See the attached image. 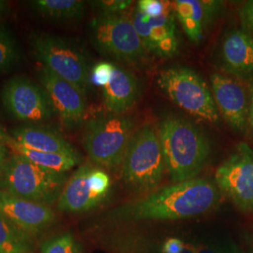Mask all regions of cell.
<instances>
[{
  "instance_id": "29",
  "label": "cell",
  "mask_w": 253,
  "mask_h": 253,
  "mask_svg": "<svg viewBox=\"0 0 253 253\" xmlns=\"http://www.w3.org/2000/svg\"><path fill=\"white\" fill-rule=\"evenodd\" d=\"M185 244L181 239L172 237L165 241L163 246V253H182Z\"/></svg>"
},
{
  "instance_id": "18",
  "label": "cell",
  "mask_w": 253,
  "mask_h": 253,
  "mask_svg": "<svg viewBox=\"0 0 253 253\" xmlns=\"http://www.w3.org/2000/svg\"><path fill=\"white\" fill-rule=\"evenodd\" d=\"M139 94L140 85L135 75L116 65L108 84L102 88L103 102L109 112L123 115L134 105Z\"/></svg>"
},
{
  "instance_id": "27",
  "label": "cell",
  "mask_w": 253,
  "mask_h": 253,
  "mask_svg": "<svg viewBox=\"0 0 253 253\" xmlns=\"http://www.w3.org/2000/svg\"><path fill=\"white\" fill-rule=\"evenodd\" d=\"M94 6L100 9L101 13L108 14H118L124 13L126 9L131 5L132 1L127 0H102V1H94L91 2Z\"/></svg>"
},
{
  "instance_id": "28",
  "label": "cell",
  "mask_w": 253,
  "mask_h": 253,
  "mask_svg": "<svg viewBox=\"0 0 253 253\" xmlns=\"http://www.w3.org/2000/svg\"><path fill=\"white\" fill-rule=\"evenodd\" d=\"M238 13L242 29L253 37V0L245 2L239 9Z\"/></svg>"
},
{
  "instance_id": "13",
  "label": "cell",
  "mask_w": 253,
  "mask_h": 253,
  "mask_svg": "<svg viewBox=\"0 0 253 253\" xmlns=\"http://www.w3.org/2000/svg\"><path fill=\"white\" fill-rule=\"evenodd\" d=\"M211 91L219 115L235 132L244 134L249 129L250 95L237 79L220 73L211 75Z\"/></svg>"
},
{
  "instance_id": "1",
  "label": "cell",
  "mask_w": 253,
  "mask_h": 253,
  "mask_svg": "<svg viewBox=\"0 0 253 253\" xmlns=\"http://www.w3.org/2000/svg\"><path fill=\"white\" fill-rule=\"evenodd\" d=\"M219 192L204 178L173 183L142 199L120 207L116 216L133 220H176L197 217L216 207Z\"/></svg>"
},
{
  "instance_id": "3",
  "label": "cell",
  "mask_w": 253,
  "mask_h": 253,
  "mask_svg": "<svg viewBox=\"0 0 253 253\" xmlns=\"http://www.w3.org/2000/svg\"><path fill=\"white\" fill-rule=\"evenodd\" d=\"M67 180L66 173L47 170L11 153L0 175V190L51 208L57 203Z\"/></svg>"
},
{
  "instance_id": "32",
  "label": "cell",
  "mask_w": 253,
  "mask_h": 253,
  "mask_svg": "<svg viewBox=\"0 0 253 253\" xmlns=\"http://www.w3.org/2000/svg\"><path fill=\"white\" fill-rule=\"evenodd\" d=\"M196 250H197V253H226L216 247L207 246V245H197Z\"/></svg>"
},
{
  "instance_id": "21",
  "label": "cell",
  "mask_w": 253,
  "mask_h": 253,
  "mask_svg": "<svg viewBox=\"0 0 253 253\" xmlns=\"http://www.w3.org/2000/svg\"><path fill=\"white\" fill-rule=\"evenodd\" d=\"M28 4L42 17L58 23L79 21L85 13V3L80 0H33Z\"/></svg>"
},
{
  "instance_id": "4",
  "label": "cell",
  "mask_w": 253,
  "mask_h": 253,
  "mask_svg": "<svg viewBox=\"0 0 253 253\" xmlns=\"http://www.w3.org/2000/svg\"><path fill=\"white\" fill-rule=\"evenodd\" d=\"M165 163L159 132L152 125L134 131L121 164V176L136 191L153 190L163 179Z\"/></svg>"
},
{
  "instance_id": "11",
  "label": "cell",
  "mask_w": 253,
  "mask_h": 253,
  "mask_svg": "<svg viewBox=\"0 0 253 253\" xmlns=\"http://www.w3.org/2000/svg\"><path fill=\"white\" fill-rule=\"evenodd\" d=\"M110 186V176L104 170L89 163L82 164L66 182L57 208L67 213L91 210L105 199Z\"/></svg>"
},
{
  "instance_id": "2",
  "label": "cell",
  "mask_w": 253,
  "mask_h": 253,
  "mask_svg": "<svg viewBox=\"0 0 253 253\" xmlns=\"http://www.w3.org/2000/svg\"><path fill=\"white\" fill-rule=\"evenodd\" d=\"M158 132L165 169L172 183L196 178L210 155L205 133L190 121L174 117L163 119Z\"/></svg>"
},
{
  "instance_id": "19",
  "label": "cell",
  "mask_w": 253,
  "mask_h": 253,
  "mask_svg": "<svg viewBox=\"0 0 253 253\" xmlns=\"http://www.w3.org/2000/svg\"><path fill=\"white\" fill-rule=\"evenodd\" d=\"M10 137L20 145L36 151L52 153L78 152L60 133L45 126H18L11 130Z\"/></svg>"
},
{
  "instance_id": "26",
  "label": "cell",
  "mask_w": 253,
  "mask_h": 253,
  "mask_svg": "<svg viewBox=\"0 0 253 253\" xmlns=\"http://www.w3.org/2000/svg\"><path fill=\"white\" fill-rule=\"evenodd\" d=\"M170 2L161 0H141L137 4V9L150 17H158L172 7Z\"/></svg>"
},
{
  "instance_id": "35",
  "label": "cell",
  "mask_w": 253,
  "mask_h": 253,
  "mask_svg": "<svg viewBox=\"0 0 253 253\" xmlns=\"http://www.w3.org/2000/svg\"><path fill=\"white\" fill-rule=\"evenodd\" d=\"M6 138H7V135H5L4 133H2L0 131V145L1 144H6Z\"/></svg>"
},
{
  "instance_id": "25",
  "label": "cell",
  "mask_w": 253,
  "mask_h": 253,
  "mask_svg": "<svg viewBox=\"0 0 253 253\" xmlns=\"http://www.w3.org/2000/svg\"><path fill=\"white\" fill-rule=\"evenodd\" d=\"M115 64L102 61L96 64L90 72V84L105 87L108 84L115 69Z\"/></svg>"
},
{
  "instance_id": "30",
  "label": "cell",
  "mask_w": 253,
  "mask_h": 253,
  "mask_svg": "<svg viewBox=\"0 0 253 253\" xmlns=\"http://www.w3.org/2000/svg\"><path fill=\"white\" fill-rule=\"evenodd\" d=\"M249 95H250V109H249V129L253 137V80L249 84Z\"/></svg>"
},
{
  "instance_id": "15",
  "label": "cell",
  "mask_w": 253,
  "mask_h": 253,
  "mask_svg": "<svg viewBox=\"0 0 253 253\" xmlns=\"http://www.w3.org/2000/svg\"><path fill=\"white\" fill-rule=\"evenodd\" d=\"M0 213L33 238L55 221V213L50 207L19 198L1 190Z\"/></svg>"
},
{
  "instance_id": "8",
  "label": "cell",
  "mask_w": 253,
  "mask_h": 253,
  "mask_svg": "<svg viewBox=\"0 0 253 253\" xmlns=\"http://www.w3.org/2000/svg\"><path fill=\"white\" fill-rule=\"evenodd\" d=\"M91 42L100 54L126 63H140L146 54L143 42L125 13H100L91 22Z\"/></svg>"
},
{
  "instance_id": "17",
  "label": "cell",
  "mask_w": 253,
  "mask_h": 253,
  "mask_svg": "<svg viewBox=\"0 0 253 253\" xmlns=\"http://www.w3.org/2000/svg\"><path fill=\"white\" fill-rule=\"evenodd\" d=\"M221 7L217 1L177 0L173 2L175 17L180 22L185 34L190 42L198 44L204 36L208 23L215 18Z\"/></svg>"
},
{
  "instance_id": "22",
  "label": "cell",
  "mask_w": 253,
  "mask_h": 253,
  "mask_svg": "<svg viewBox=\"0 0 253 253\" xmlns=\"http://www.w3.org/2000/svg\"><path fill=\"white\" fill-rule=\"evenodd\" d=\"M0 253H36L33 237L0 213Z\"/></svg>"
},
{
  "instance_id": "9",
  "label": "cell",
  "mask_w": 253,
  "mask_h": 253,
  "mask_svg": "<svg viewBox=\"0 0 253 253\" xmlns=\"http://www.w3.org/2000/svg\"><path fill=\"white\" fill-rule=\"evenodd\" d=\"M0 99L5 111L20 121L44 122L56 115L43 86L26 76L17 75L6 82Z\"/></svg>"
},
{
  "instance_id": "34",
  "label": "cell",
  "mask_w": 253,
  "mask_h": 253,
  "mask_svg": "<svg viewBox=\"0 0 253 253\" xmlns=\"http://www.w3.org/2000/svg\"><path fill=\"white\" fill-rule=\"evenodd\" d=\"M182 253H197L196 245L185 244V248Z\"/></svg>"
},
{
  "instance_id": "24",
  "label": "cell",
  "mask_w": 253,
  "mask_h": 253,
  "mask_svg": "<svg viewBox=\"0 0 253 253\" xmlns=\"http://www.w3.org/2000/svg\"><path fill=\"white\" fill-rule=\"evenodd\" d=\"M40 253H83L80 243L72 234L65 233L44 241Z\"/></svg>"
},
{
  "instance_id": "14",
  "label": "cell",
  "mask_w": 253,
  "mask_h": 253,
  "mask_svg": "<svg viewBox=\"0 0 253 253\" xmlns=\"http://www.w3.org/2000/svg\"><path fill=\"white\" fill-rule=\"evenodd\" d=\"M39 81L48 93L64 125L67 127L78 126L85 113V93L44 67L39 71Z\"/></svg>"
},
{
  "instance_id": "10",
  "label": "cell",
  "mask_w": 253,
  "mask_h": 253,
  "mask_svg": "<svg viewBox=\"0 0 253 253\" xmlns=\"http://www.w3.org/2000/svg\"><path fill=\"white\" fill-rule=\"evenodd\" d=\"M217 189L243 212L253 210V150L246 143L234 152L215 172Z\"/></svg>"
},
{
  "instance_id": "23",
  "label": "cell",
  "mask_w": 253,
  "mask_h": 253,
  "mask_svg": "<svg viewBox=\"0 0 253 253\" xmlns=\"http://www.w3.org/2000/svg\"><path fill=\"white\" fill-rule=\"evenodd\" d=\"M18 43L8 27L0 25V73L8 71L18 62Z\"/></svg>"
},
{
  "instance_id": "31",
  "label": "cell",
  "mask_w": 253,
  "mask_h": 253,
  "mask_svg": "<svg viewBox=\"0 0 253 253\" xmlns=\"http://www.w3.org/2000/svg\"><path fill=\"white\" fill-rule=\"evenodd\" d=\"M9 155V148L6 144H1L0 145V175L4 170L5 164L7 163Z\"/></svg>"
},
{
  "instance_id": "6",
  "label": "cell",
  "mask_w": 253,
  "mask_h": 253,
  "mask_svg": "<svg viewBox=\"0 0 253 253\" xmlns=\"http://www.w3.org/2000/svg\"><path fill=\"white\" fill-rule=\"evenodd\" d=\"M157 83L163 93L181 109L210 123L219 121L212 91L199 74L186 67L163 70Z\"/></svg>"
},
{
  "instance_id": "33",
  "label": "cell",
  "mask_w": 253,
  "mask_h": 253,
  "mask_svg": "<svg viewBox=\"0 0 253 253\" xmlns=\"http://www.w3.org/2000/svg\"><path fill=\"white\" fill-rule=\"evenodd\" d=\"M9 9V3L5 0H0V19L8 13Z\"/></svg>"
},
{
  "instance_id": "16",
  "label": "cell",
  "mask_w": 253,
  "mask_h": 253,
  "mask_svg": "<svg viewBox=\"0 0 253 253\" xmlns=\"http://www.w3.org/2000/svg\"><path fill=\"white\" fill-rule=\"evenodd\" d=\"M219 61L233 77L253 80V37L242 28L227 32L220 43Z\"/></svg>"
},
{
  "instance_id": "5",
  "label": "cell",
  "mask_w": 253,
  "mask_h": 253,
  "mask_svg": "<svg viewBox=\"0 0 253 253\" xmlns=\"http://www.w3.org/2000/svg\"><path fill=\"white\" fill-rule=\"evenodd\" d=\"M134 131L132 118L115 114L102 116L87 124L83 145L92 163L115 170L121 167Z\"/></svg>"
},
{
  "instance_id": "7",
  "label": "cell",
  "mask_w": 253,
  "mask_h": 253,
  "mask_svg": "<svg viewBox=\"0 0 253 253\" xmlns=\"http://www.w3.org/2000/svg\"><path fill=\"white\" fill-rule=\"evenodd\" d=\"M30 44L37 60L64 80L85 93L90 84V68L86 56L73 42L48 33L35 34Z\"/></svg>"
},
{
  "instance_id": "20",
  "label": "cell",
  "mask_w": 253,
  "mask_h": 253,
  "mask_svg": "<svg viewBox=\"0 0 253 253\" xmlns=\"http://www.w3.org/2000/svg\"><path fill=\"white\" fill-rule=\"evenodd\" d=\"M6 145L9 146L12 153L18 154L25 157L31 163L54 172L66 173L74 167L78 166L83 161L79 152L76 153H52L41 152L27 148L20 145L10 136L6 138Z\"/></svg>"
},
{
  "instance_id": "12",
  "label": "cell",
  "mask_w": 253,
  "mask_h": 253,
  "mask_svg": "<svg viewBox=\"0 0 253 253\" xmlns=\"http://www.w3.org/2000/svg\"><path fill=\"white\" fill-rule=\"evenodd\" d=\"M130 19L146 52L165 58L177 54L179 42L173 3L158 17L147 16L136 9Z\"/></svg>"
}]
</instances>
